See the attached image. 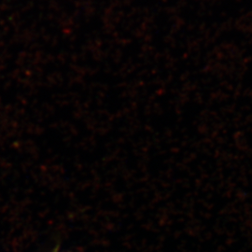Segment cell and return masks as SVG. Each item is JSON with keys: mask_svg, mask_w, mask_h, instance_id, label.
<instances>
[{"mask_svg": "<svg viewBox=\"0 0 252 252\" xmlns=\"http://www.w3.org/2000/svg\"><path fill=\"white\" fill-rule=\"evenodd\" d=\"M53 252H58V250H55V251H54Z\"/></svg>", "mask_w": 252, "mask_h": 252, "instance_id": "6da1fadb", "label": "cell"}]
</instances>
